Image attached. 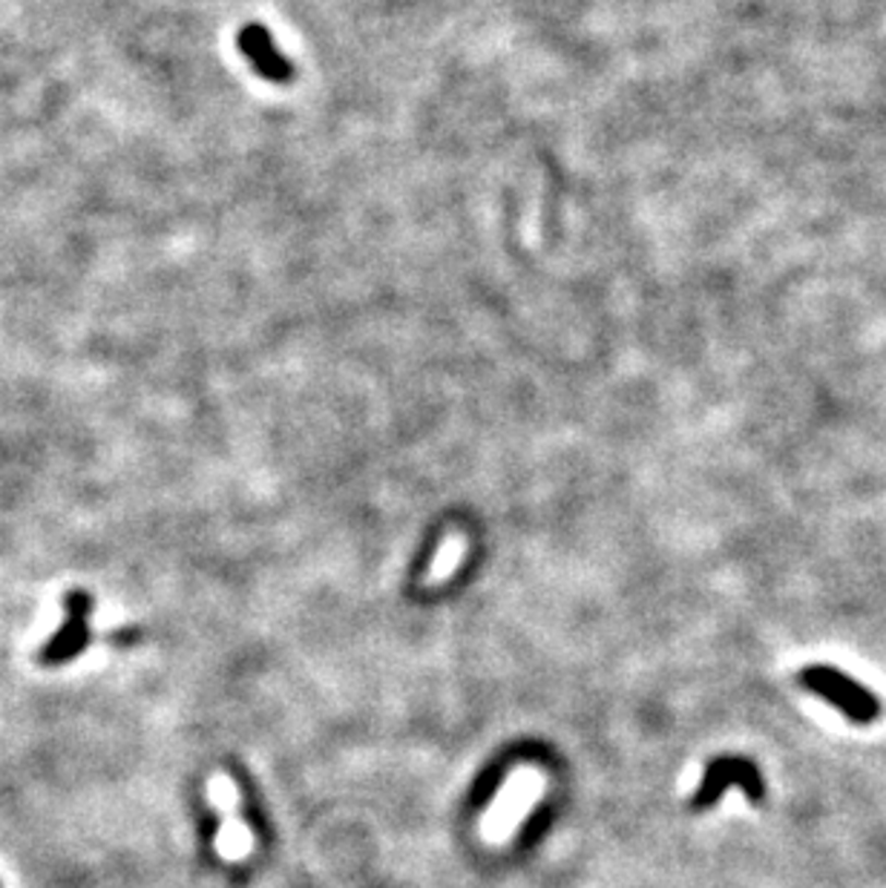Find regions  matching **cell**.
<instances>
[{
	"label": "cell",
	"instance_id": "6da1fadb",
	"mask_svg": "<svg viewBox=\"0 0 886 888\" xmlns=\"http://www.w3.org/2000/svg\"><path fill=\"white\" fill-rule=\"evenodd\" d=\"M798 679L806 691H812L823 701H829L831 708L847 716L849 722L872 724L878 722L881 713H884L881 701L861 682H854L852 676L829 668V664H809V668L800 670Z\"/></svg>",
	"mask_w": 886,
	"mask_h": 888
},
{
	"label": "cell",
	"instance_id": "7a4b0ae2",
	"mask_svg": "<svg viewBox=\"0 0 886 888\" xmlns=\"http://www.w3.org/2000/svg\"><path fill=\"white\" fill-rule=\"evenodd\" d=\"M544 779L536 770L524 768L515 777H510L504 788H501L499 800L487 811L481 819V833L487 842H504L510 833L515 831L518 819L532 808V802L541 796Z\"/></svg>",
	"mask_w": 886,
	"mask_h": 888
},
{
	"label": "cell",
	"instance_id": "3957f363",
	"mask_svg": "<svg viewBox=\"0 0 886 888\" xmlns=\"http://www.w3.org/2000/svg\"><path fill=\"white\" fill-rule=\"evenodd\" d=\"M67 619L58 633L40 647L38 659L47 668H61L67 661L79 659L89 645V613H93V596L87 590H70L63 596Z\"/></svg>",
	"mask_w": 886,
	"mask_h": 888
},
{
	"label": "cell",
	"instance_id": "277c9868",
	"mask_svg": "<svg viewBox=\"0 0 886 888\" xmlns=\"http://www.w3.org/2000/svg\"><path fill=\"white\" fill-rule=\"evenodd\" d=\"M728 785L743 788L752 802H759L763 796H766V785H763V779H759V770L754 768V765L749 763V759H737V756H728V759L714 763L711 770L705 773L703 791L696 794V805H699V808H705V805L717 802Z\"/></svg>",
	"mask_w": 886,
	"mask_h": 888
},
{
	"label": "cell",
	"instance_id": "5b68a950",
	"mask_svg": "<svg viewBox=\"0 0 886 888\" xmlns=\"http://www.w3.org/2000/svg\"><path fill=\"white\" fill-rule=\"evenodd\" d=\"M239 47L246 52L248 61L253 63V70L262 72L271 81H285L291 79V67L274 47V38L262 26H246L239 35Z\"/></svg>",
	"mask_w": 886,
	"mask_h": 888
},
{
	"label": "cell",
	"instance_id": "8992f818",
	"mask_svg": "<svg viewBox=\"0 0 886 888\" xmlns=\"http://www.w3.org/2000/svg\"><path fill=\"white\" fill-rule=\"evenodd\" d=\"M460 555H464V547H460V543H446L441 550V555L435 559V564H432V569H429L427 584H438L443 581V578H450L455 564L460 561Z\"/></svg>",
	"mask_w": 886,
	"mask_h": 888
}]
</instances>
